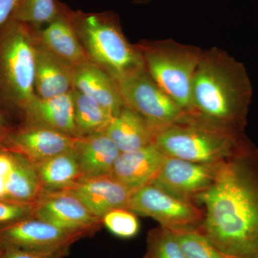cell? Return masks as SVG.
Wrapping results in <instances>:
<instances>
[{
    "label": "cell",
    "instance_id": "1",
    "mask_svg": "<svg viewBox=\"0 0 258 258\" xmlns=\"http://www.w3.org/2000/svg\"><path fill=\"white\" fill-rule=\"evenodd\" d=\"M204 218L198 230L236 258L258 257V149L247 142L222 163L216 179L196 200Z\"/></svg>",
    "mask_w": 258,
    "mask_h": 258
},
{
    "label": "cell",
    "instance_id": "2",
    "mask_svg": "<svg viewBox=\"0 0 258 258\" xmlns=\"http://www.w3.org/2000/svg\"><path fill=\"white\" fill-rule=\"evenodd\" d=\"M252 96L242 62L217 47L203 50L194 76L189 114L227 132L244 135Z\"/></svg>",
    "mask_w": 258,
    "mask_h": 258
},
{
    "label": "cell",
    "instance_id": "3",
    "mask_svg": "<svg viewBox=\"0 0 258 258\" xmlns=\"http://www.w3.org/2000/svg\"><path fill=\"white\" fill-rule=\"evenodd\" d=\"M66 13L88 60L115 81L145 68L138 47L129 43L114 15L74 13L68 8Z\"/></svg>",
    "mask_w": 258,
    "mask_h": 258
},
{
    "label": "cell",
    "instance_id": "4",
    "mask_svg": "<svg viewBox=\"0 0 258 258\" xmlns=\"http://www.w3.org/2000/svg\"><path fill=\"white\" fill-rule=\"evenodd\" d=\"M249 142L238 135L185 114L177 121L159 129L156 147L168 157L202 164H221Z\"/></svg>",
    "mask_w": 258,
    "mask_h": 258
},
{
    "label": "cell",
    "instance_id": "5",
    "mask_svg": "<svg viewBox=\"0 0 258 258\" xmlns=\"http://www.w3.org/2000/svg\"><path fill=\"white\" fill-rule=\"evenodd\" d=\"M34 28L10 19L0 28V98L23 109L35 96Z\"/></svg>",
    "mask_w": 258,
    "mask_h": 258
},
{
    "label": "cell",
    "instance_id": "6",
    "mask_svg": "<svg viewBox=\"0 0 258 258\" xmlns=\"http://www.w3.org/2000/svg\"><path fill=\"white\" fill-rule=\"evenodd\" d=\"M137 46L148 74L185 113H189L193 78L203 50L173 40L143 41Z\"/></svg>",
    "mask_w": 258,
    "mask_h": 258
},
{
    "label": "cell",
    "instance_id": "7",
    "mask_svg": "<svg viewBox=\"0 0 258 258\" xmlns=\"http://www.w3.org/2000/svg\"><path fill=\"white\" fill-rule=\"evenodd\" d=\"M116 81L125 106L137 112L157 131L186 114L159 87L145 68Z\"/></svg>",
    "mask_w": 258,
    "mask_h": 258
},
{
    "label": "cell",
    "instance_id": "8",
    "mask_svg": "<svg viewBox=\"0 0 258 258\" xmlns=\"http://www.w3.org/2000/svg\"><path fill=\"white\" fill-rule=\"evenodd\" d=\"M127 209L173 231L198 228L204 218L203 209L198 204L176 198L152 183L132 193Z\"/></svg>",
    "mask_w": 258,
    "mask_h": 258
},
{
    "label": "cell",
    "instance_id": "9",
    "mask_svg": "<svg viewBox=\"0 0 258 258\" xmlns=\"http://www.w3.org/2000/svg\"><path fill=\"white\" fill-rule=\"evenodd\" d=\"M86 236L62 230L32 217L0 228V249L52 252L70 247Z\"/></svg>",
    "mask_w": 258,
    "mask_h": 258
},
{
    "label": "cell",
    "instance_id": "10",
    "mask_svg": "<svg viewBox=\"0 0 258 258\" xmlns=\"http://www.w3.org/2000/svg\"><path fill=\"white\" fill-rule=\"evenodd\" d=\"M222 163L202 164L168 157L151 183L176 198L196 203L213 184Z\"/></svg>",
    "mask_w": 258,
    "mask_h": 258
},
{
    "label": "cell",
    "instance_id": "11",
    "mask_svg": "<svg viewBox=\"0 0 258 258\" xmlns=\"http://www.w3.org/2000/svg\"><path fill=\"white\" fill-rule=\"evenodd\" d=\"M34 217L62 230L86 235L102 222L67 190L42 192L36 202Z\"/></svg>",
    "mask_w": 258,
    "mask_h": 258
},
{
    "label": "cell",
    "instance_id": "12",
    "mask_svg": "<svg viewBox=\"0 0 258 258\" xmlns=\"http://www.w3.org/2000/svg\"><path fill=\"white\" fill-rule=\"evenodd\" d=\"M66 190L101 220L111 210L127 209L132 193L113 176L81 178Z\"/></svg>",
    "mask_w": 258,
    "mask_h": 258
},
{
    "label": "cell",
    "instance_id": "13",
    "mask_svg": "<svg viewBox=\"0 0 258 258\" xmlns=\"http://www.w3.org/2000/svg\"><path fill=\"white\" fill-rule=\"evenodd\" d=\"M79 139L50 129L27 126L8 134L5 140L17 153L37 163L74 149Z\"/></svg>",
    "mask_w": 258,
    "mask_h": 258
},
{
    "label": "cell",
    "instance_id": "14",
    "mask_svg": "<svg viewBox=\"0 0 258 258\" xmlns=\"http://www.w3.org/2000/svg\"><path fill=\"white\" fill-rule=\"evenodd\" d=\"M167 157L154 144L133 152H121L112 176L133 192L152 182Z\"/></svg>",
    "mask_w": 258,
    "mask_h": 258
},
{
    "label": "cell",
    "instance_id": "15",
    "mask_svg": "<svg viewBox=\"0 0 258 258\" xmlns=\"http://www.w3.org/2000/svg\"><path fill=\"white\" fill-rule=\"evenodd\" d=\"M73 84V88L94 100L113 118L125 107L117 81L89 60L74 68Z\"/></svg>",
    "mask_w": 258,
    "mask_h": 258
},
{
    "label": "cell",
    "instance_id": "16",
    "mask_svg": "<svg viewBox=\"0 0 258 258\" xmlns=\"http://www.w3.org/2000/svg\"><path fill=\"white\" fill-rule=\"evenodd\" d=\"M28 126L40 127L77 137L72 90L62 96L40 98L35 94L23 108Z\"/></svg>",
    "mask_w": 258,
    "mask_h": 258
},
{
    "label": "cell",
    "instance_id": "17",
    "mask_svg": "<svg viewBox=\"0 0 258 258\" xmlns=\"http://www.w3.org/2000/svg\"><path fill=\"white\" fill-rule=\"evenodd\" d=\"M35 30L37 40L45 48L73 68L88 60L79 36L66 13L60 4V13L55 20L38 32Z\"/></svg>",
    "mask_w": 258,
    "mask_h": 258
},
{
    "label": "cell",
    "instance_id": "18",
    "mask_svg": "<svg viewBox=\"0 0 258 258\" xmlns=\"http://www.w3.org/2000/svg\"><path fill=\"white\" fill-rule=\"evenodd\" d=\"M35 34V30H34ZM35 42V92L42 98L62 96L71 91L74 68Z\"/></svg>",
    "mask_w": 258,
    "mask_h": 258
},
{
    "label": "cell",
    "instance_id": "19",
    "mask_svg": "<svg viewBox=\"0 0 258 258\" xmlns=\"http://www.w3.org/2000/svg\"><path fill=\"white\" fill-rule=\"evenodd\" d=\"M82 178L112 176L120 151L106 134L79 138L75 147Z\"/></svg>",
    "mask_w": 258,
    "mask_h": 258
},
{
    "label": "cell",
    "instance_id": "20",
    "mask_svg": "<svg viewBox=\"0 0 258 258\" xmlns=\"http://www.w3.org/2000/svg\"><path fill=\"white\" fill-rule=\"evenodd\" d=\"M157 132L137 112L125 106L113 118L105 134L112 139L120 152H128L154 143Z\"/></svg>",
    "mask_w": 258,
    "mask_h": 258
},
{
    "label": "cell",
    "instance_id": "21",
    "mask_svg": "<svg viewBox=\"0 0 258 258\" xmlns=\"http://www.w3.org/2000/svg\"><path fill=\"white\" fill-rule=\"evenodd\" d=\"M34 164L43 192L69 189L82 178L75 147Z\"/></svg>",
    "mask_w": 258,
    "mask_h": 258
},
{
    "label": "cell",
    "instance_id": "22",
    "mask_svg": "<svg viewBox=\"0 0 258 258\" xmlns=\"http://www.w3.org/2000/svg\"><path fill=\"white\" fill-rule=\"evenodd\" d=\"M13 168L7 184L5 198L35 203L43 190L35 164L19 153L13 154Z\"/></svg>",
    "mask_w": 258,
    "mask_h": 258
},
{
    "label": "cell",
    "instance_id": "23",
    "mask_svg": "<svg viewBox=\"0 0 258 258\" xmlns=\"http://www.w3.org/2000/svg\"><path fill=\"white\" fill-rule=\"evenodd\" d=\"M74 120L78 138L105 133L113 117L94 100L72 89Z\"/></svg>",
    "mask_w": 258,
    "mask_h": 258
},
{
    "label": "cell",
    "instance_id": "24",
    "mask_svg": "<svg viewBox=\"0 0 258 258\" xmlns=\"http://www.w3.org/2000/svg\"><path fill=\"white\" fill-rule=\"evenodd\" d=\"M60 13L57 0H18L11 18L37 29L48 25Z\"/></svg>",
    "mask_w": 258,
    "mask_h": 258
},
{
    "label": "cell",
    "instance_id": "25",
    "mask_svg": "<svg viewBox=\"0 0 258 258\" xmlns=\"http://www.w3.org/2000/svg\"><path fill=\"white\" fill-rule=\"evenodd\" d=\"M173 232L186 258H236L220 250L198 228Z\"/></svg>",
    "mask_w": 258,
    "mask_h": 258
},
{
    "label": "cell",
    "instance_id": "26",
    "mask_svg": "<svg viewBox=\"0 0 258 258\" xmlns=\"http://www.w3.org/2000/svg\"><path fill=\"white\" fill-rule=\"evenodd\" d=\"M144 258H186L172 230L159 227L148 234L147 253Z\"/></svg>",
    "mask_w": 258,
    "mask_h": 258
},
{
    "label": "cell",
    "instance_id": "27",
    "mask_svg": "<svg viewBox=\"0 0 258 258\" xmlns=\"http://www.w3.org/2000/svg\"><path fill=\"white\" fill-rule=\"evenodd\" d=\"M102 222L113 235L120 238H132L139 233V222L137 215L128 209L111 210L103 217Z\"/></svg>",
    "mask_w": 258,
    "mask_h": 258
},
{
    "label": "cell",
    "instance_id": "28",
    "mask_svg": "<svg viewBox=\"0 0 258 258\" xmlns=\"http://www.w3.org/2000/svg\"><path fill=\"white\" fill-rule=\"evenodd\" d=\"M0 199V224H10L34 217L35 203H26Z\"/></svg>",
    "mask_w": 258,
    "mask_h": 258
},
{
    "label": "cell",
    "instance_id": "29",
    "mask_svg": "<svg viewBox=\"0 0 258 258\" xmlns=\"http://www.w3.org/2000/svg\"><path fill=\"white\" fill-rule=\"evenodd\" d=\"M67 248L52 252H32L17 249H0V258H63L69 253Z\"/></svg>",
    "mask_w": 258,
    "mask_h": 258
},
{
    "label": "cell",
    "instance_id": "30",
    "mask_svg": "<svg viewBox=\"0 0 258 258\" xmlns=\"http://www.w3.org/2000/svg\"><path fill=\"white\" fill-rule=\"evenodd\" d=\"M13 168V154H0V199L6 197L7 184Z\"/></svg>",
    "mask_w": 258,
    "mask_h": 258
},
{
    "label": "cell",
    "instance_id": "31",
    "mask_svg": "<svg viewBox=\"0 0 258 258\" xmlns=\"http://www.w3.org/2000/svg\"><path fill=\"white\" fill-rule=\"evenodd\" d=\"M18 0H0V28L11 18Z\"/></svg>",
    "mask_w": 258,
    "mask_h": 258
},
{
    "label": "cell",
    "instance_id": "32",
    "mask_svg": "<svg viewBox=\"0 0 258 258\" xmlns=\"http://www.w3.org/2000/svg\"><path fill=\"white\" fill-rule=\"evenodd\" d=\"M8 134L6 132V129H5V121L3 119V115L0 112V141L4 140Z\"/></svg>",
    "mask_w": 258,
    "mask_h": 258
},
{
    "label": "cell",
    "instance_id": "33",
    "mask_svg": "<svg viewBox=\"0 0 258 258\" xmlns=\"http://www.w3.org/2000/svg\"><path fill=\"white\" fill-rule=\"evenodd\" d=\"M257 258H258V257Z\"/></svg>",
    "mask_w": 258,
    "mask_h": 258
}]
</instances>
